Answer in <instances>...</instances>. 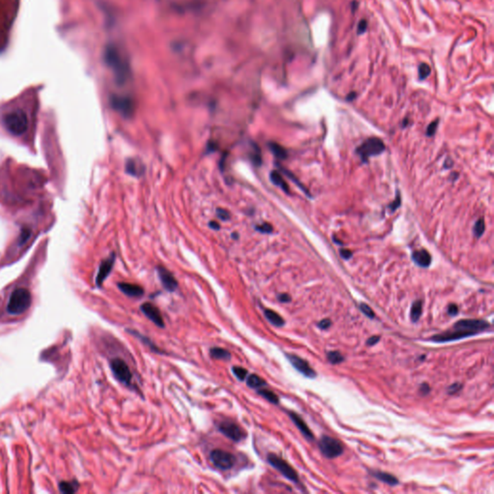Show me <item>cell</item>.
I'll list each match as a JSON object with an SVG mask.
<instances>
[{
    "label": "cell",
    "mask_w": 494,
    "mask_h": 494,
    "mask_svg": "<svg viewBox=\"0 0 494 494\" xmlns=\"http://www.w3.org/2000/svg\"><path fill=\"white\" fill-rule=\"evenodd\" d=\"M217 215L222 219V220H227L229 219L230 217V214H229V212H227L226 210H223V209H217Z\"/></svg>",
    "instance_id": "cell-40"
},
{
    "label": "cell",
    "mask_w": 494,
    "mask_h": 494,
    "mask_svg": "<svg viewBox=\"0 0 494 494\" xmlns=\"http://www.w3.org/2000/svg\"><path fill=\"white\" fill-rule=\"evenodd\" d=\"M385 150V146L381 139L371 137L363 142L360 147L357 148V154L360 156L363 162H367L369 158L380 155Z\"/></svg>",
    "instance_id": "cell-6"
},
{
    "label": "cell",
    "mask_w": 494,
    "mask_h": 494,
    "mask_svg": "<svg viewBox=\"0 0 494 494\" xmlns=\"http://www.w3.org/2000/svg\"><path fill=\"white\" fill-rule=\"evenodd\" d=\"M126 171L128 174L134 176V177H139L143 174L144 172V167L143 165L134 159H131L127 162L126 164Z\"/></svg>",
    "instance_id": "cell-18"
},
{
    "label": "cell",
    "mask_w": 494,
    "mask_h": 494,
    "mask_svg": "<svg viewBox=\"0 0 494 494\" xmlns=\"http://www.w3.org/2000/svg\"><path fill=\"white\" fill-rule=\"evenodd\" d=\"M110 369L114 376L125 386L132 387V373L129 365L122 358H114L110 361Z\"/></svg>",
    "instance_id": "cell-5"
},
{
    "label": "cell",
    "mask_w": 494,
    "mask_h": 494,
    "mask_svg": "<svg viewBox=\"0 0 494 494\" xmlns=\"http://www.w3.org/2000/svg\"><path fill=\"white\" fill-rule=\"evenodd\" d=\"M210 354L212 358L214 359H218V360H230L231 359V353L227 351V350H224L222 348H212L210 350Z\"/></svg>",
    "instance_id": "cell-24"
},
{
    "label": "cell",
    "mask_w": 494,
    "mask_h": 494,
    "mask_svg": "<svg viewBox=\"0 0 494 494\" xmlns=\"http://www.w3.org/2000/svg\"><path fill=\"white\" fill-rule=\"evenodd\" d=\"M114 261H115V256L111 255L108 259H106L105 261H103L101 263V264H100L99 272H98V275H97V279H96V282H97L98 286H101V284L103 283V281L109 275V273H110V271H111V269L113 267Z\"/></svg>",
    "instance_id": "cell-15"
},
{
    "label": "cell",
    "mask_w": 494,
    "mask_h": 494,
    "mask_svg": "<svg viewBox=\"0 0 494 494\" xmlns=\"http://www.w3.org/2000/svg\"><path fill=\"white\" fill-rule=\"evenodd\" d=\"M340 254H341V256H342L344 259H346V260H349V259L353 256L352 251H350V250H346V249H342V250H340Z\"/></svg>",
    "instance_id": "cell-45"
},
{
    "label": "cell",
    "mask_w": 494,
    "mask_h": 494,
    "mask_svg": "<svg viewBox=\"0 0 494 494\" xmlns=\"http://www.w3.org/2000/svg\"><path fill=\"white\" fill-rule=\"evenodd\" d=\"M319 448L327 459H335L344 453L343 444L336 438L323 435L319 441Z\"/></svg>",
    "instance_id": "cell-4"
},
{
    "label": "cell",
    "mask_w": 494,
    "mask_h": 494,
    "mask_svg": "<svg viewBox=\"0 0 494 494\" xmlns=\"http://www.w3.org/2000/svg\"><path fill=\"white\" fill-rule=\"evenodd\" d=\"M331 325H332V323H331V321H330L329 319H324V320H322V321L318 324V328H319L320 329L327 330L329 329L330 327H331Z\"/></svg>",
    "instance_id": "cell-38"
},
{
    "label": "cell",
    "mask_w": 494,
    "mask_h": 494,
    "mask_svg": "<svg viewBox=\"0 0 494 494\" xmlns=\"http://www.w3.org/2000/svg\"><path fill=\"white\" fill-rule=\"evenodd\" d=\"M31 294L25 288H17L8 298L6 310L12 316H20L29 309Z\"/></svg>",
    "instance_id": "cell-2"
},
{
    "label": "cell",
    "mask_w": 494,
    "mask_h": 494,
    "mask_svg": "<svg viewBox=\"0 0 494 494\" xmlns=\"http://www.w3.org/2000/svg\"><path fill=\"white\" fill-rule=\"evenodd\" d=\"M366 29H367V22L365 20L360 21V23L358 24V28H357V33H364L366 31Z\"/></svg>",
    "instance_id": "cell-43"
},
{
    "label": "cell",
    "mask_w": 494,
    "mask_h": 494,
    "mask_svg": "<svg viewBox=\"0 0 494 494\" xmlns=\"http://www.w3.org/2000/svg\"><path fill=\"white\" fill-rule=\"evenodd\" d=\"M277 298H278V300H279L280 302H282V303H288V302H290V301L292 300V298H291V297H290L288 294H280V295L277 297Z\"/></svg>",
    "instance_id": "cell-42"
},
{
    "label": "cell",
    "mask_w": 494,
    "mask_h": 494,
    "mask_svg": "<svg viewBox=\"0 0 494 494\" xmlns=\"http://www.w3.org/2000/svg\"><path fill=\"white\" fill-rule=\"evenodd\" d=\"M257 230L260 231L261 233H264V234H268V233H271L272 232V226L268 223H264L262 225H259L256 227Z\"/></svg>",
    "instance_id": "cell-39"
},
{
    "label": "cell",
    "mask_w": 494,
    "mask_h": 494,
    "mask_svg": "<svg viewBox=\"0 0 494 494\" xmlns=\"http://www.w3.org/2000/svg\"><path fill=\"white\" fill-rule=\"evenodd\" d=\"M420 392L423 395H427V394H428L430 392V387L428 386V383H423L420 386Z\"/></svg>",
    "instance_id": "cell-46"
},
{
    "label": "cell",
    "mask_w": 494,
    "mask_h": 494,
    "mask_svg": "<svg viewBox=\"0 0 494 494\" xmlns=\"http://www.w3.org/2000/svg\"><path fill=\"white\" fill-rule=\"evenodd\" d=\"M270 180H271V182H272L275 186H277V187H279L280 188H282L285 192H287V193H289V192H290L288 184L285 182L284 178L282 177V175H281L278 171H272V172L270 173Z\"/></svg>",
    "instance_id": "cell-22"
},
{
    "label": "cell",
    "mask_w": 494,
    "mask_h": 494,
    "mask_svg": "<svg viewBox=\"0 0 494 494\" xmlns=\"http://www.w3.org/2000/svg\"><path fill=\"white\" fill-rule=\"evenodd\" d=\"M60 489L63 493H74L76 491V486L71 483H62Z\"/></svg>",
    "instance_id": "cell-34"
},
{
    "label": "cell",
    "mask_w": 494,
    "mask_h": 494,
    "mask_svg": "<svg viewBox=\"0 0 494 494\" xmlns=\"http://www.w3.org/2000/svg\"><path fill=\"white\" fill-rule=\"evenodd\" d=\"M267 461L273 468L278 470L286 479L295 484L299 483V478L296 470L287 461H284L283 459L279 458L274 454H269L267 456Z\"/></svg>",
    "instance_id": "cell-7"
},
{
    "label": "cell",
    "mask_w": 494,
    "mask_h": 494,
    "mask_svg": "<svg viewBox=\"0 0 494 494\" xmlns=\"http://www.w3.org/2000/svg\"><path fill=\"white\" fill-rule=\"evenodd\" d=\"M251 159H252V162L253 164L257 166H260L261 164H262V157H261V151H260V148L258 146L255 145L254 147V150H253V154L251 155Z\"/></svg>",
    "instance_id": "cell-30"
},
{
    "label": "cell",
    "mask_w": 494,
    "mask_h": 494,
    "mask_svg": "<svg viewBox=\"0 0 494 494\" xmlns=\"http://www.w3.org/2000/svg\"><path fill=\"white\" fill-rule=\"evenodd\" d=\"M210 226H211L212 229H215V230H218V229L220 228V225H219L217 222H215V221L211 222V223H210Z\"/></svg>",
    "instance_id": "cell-47"
},
{
    "label": "cell",
    "mask_w": 494,
    "mask_h": 494,
    "mask_svg": "<svg viewBox=\"0 0 494 494\" xmlns=\"http://www.w3.org/2000/svg\"><path fill=\"white\" fill-rule=\"evenodd\" d=\"M118 288L128 297H140L144 295V289L139 285L131 283H119Z\"/></svg>",
    "instance_id": "cell-16"
},
{
    "label": "cell",
    "mask_w": 494,
    "mask_h": 494,
    "mask_svg": "<svg viewBox=\"0 0 494 494\" xmlns=\"http://www.w3.org/2000/svg\"><path fill=\"white\" fill-rule=\"evenodd\" d=\"M269 148L271 150V152L273 153V155L277 158V159H280V160H285L287 157H288V154H287V151L285 148H283L281 145H279L278 143H275V142H271L269 143Z\"/></svg>",
    "instance_id": "cell-26"
},
{
    "label": "cell",
    "mask_w": 494,
    "mask_h": 494,
    "mask_svg": "<svg viewBox=\"0 0 494 494\" xmlns=\"http://www.w3.org/2000/svg\"><path fill=\"white\" fill-rule=\"evenodd\" d=\"M127 332H129L130 334H132V335H133L134 337L138 338V339H139L142 343H144V345H145V346L149 347V349H151L154 353H164V352H162V351L160 350V348H159V347H157V346H156V345L152 342V340H151V339H149L148 337H146V336L142 335V334H141V333H139L138 331L133 329H127Z\"/></svg>",
    "instance_id": "cell-21"
},
{
    "label": "cell",
    "mask_w": 494,
    "mask_h": 494,
    "mask_svg": "<svg viewBox=\"0 0 494 494\" xmlns=\"http://www.w3.org/2000/svg\"><path fill=\"white\" fill-rule=\"evenodd\" d=\"M246 384L250 388L260 389L266 385V381L264 380L261 376H259L255 374H252L246 377Z\"/></svg>",
    "instance_id": "cell-23"
},
{
    "label": "cell",
    "mask_w": 494,
    "mask_h": 494,
    "mask_svg": "<svg viewBox=\"0 0 494 494\" xmlns=\"http://www.w3.org/2000/svg\"><path fill=\"white\" fill-rule=\"evenodd\" d=\"M285 355L290 363L293 365V367L297 369V371L304 376L309 378H315L317 376V373L314 371V369L303 358L292 353H286Z\"/></svg>",
    "instance_id": "cell-11"
},
{
    "label": "cell",
    "mask_w": 494,
    "mask_h": 494,
    "mask_svg": "<svg viewBox=\"0 0 494 494\" xmlns=\"http://www.w3.org/2000/svg\"><path fill=\"white\" fill-rule=\"evenodd\" d=\"M422 312H423V302L421 300H416L412 306H411V310H410V319L413 323H416L419 321L421 315H422Z\"/></svg>",
    "instance_id": "cell-25"
},
{
    "label": "cell",
    "mask_w": 494,
    "mask_h": 494,
    "mask_svg": "<svg viewBox=\"0 0 494 494\" xmlns=\"http://www.w3.org/2000/svg\"><path fill=\"white\" fill-rule=\"evenodd\" d=\"M5 129L13 135L21 136L28 130V117L22 109H16L6 113L2 118Z\"/></svg>",
    "instance_id": "cell-1"
},
{
    "label": "cell",
    "mask_w": 494,
    "mask_h": 494,
    "mask_svg": "<svg viewBox=\"0 0 494 494\" xmlns=\"http://www.w3.org/2000/svg\"><path fill=\"white\" fill-rule=\"evenodd\" d=\"M438 123H439V122H438V120H435V121H433L432 123H430V124H429V126L428 127V130H427V135H428V136H432V135L435 133L436 130H437Z\"/></svg>",
    "instance_id": "cell-37"
},
{
    "label": "cell",
    "mask_w": 494,
    "mask_h": 494,
    "mask_svg": "<svg viewBox=\"0 0 494 494\" xmlns=\"http://www.w3.org/2000/svg\"><path fill=\"white\" fill-rule=\"evenodd\" d=\"M447 312H448V315H449V316H451V317H455V316H457V315L459 314V307H458V305H457V304H455V303H451V304L448 306V310H447Z\"/></svg>",
    "instance_id": "cell-36"
},
{
    "label": "cell",
    "mask_w": 494,
    "mask_h": 494,
    "mask_svg": "<svg viewBox=\"0 0 494 494\" xmlns=\"http://www.w3.org/2000/svg\"><path fill=\"white\" fill-rule=\"evenodd\" d=\"M379 339H380L379 336H373L367 340V345L371 346V347L375 346L376 344H377L379 342Z\"/></svg>",
    "instance_id": "cell-41"
},
{
    "label": "cell",
    "mask_w": 494,
    "mask_h": 494,
    "mask_svg": "<svg viewBox=\"0 0 494 494\" xmlns=\"http://www.w3.org/2000/svg\"><path fill=\"white\" fill-rule=\"evenodd\" d=\"M461 389H462V384H461V383H454V384H452V385L448 388L447 392H448L450 395H455V394H457L458 392H460Z\"/></svg>",
    "instance_id": "cell-35"
},
{
    "label": "cell",
    "mask_w": 494,
    "mask_h": 494,
    "mask_svg": "<svg viewBox=\"0 0 494 494\" xmlns=\"http://www.w3.org/2000/svg\"><path fill=\"white\" fill-rule=\"evenodd\" d=\"M370 473L378 481L385 483L391 487H395L397 485H399V480L392 474H389L386 472H381V471H376V472H370Z\"/></svg>",
    "instance_id": "cell-19"
},
{
    "label": "cell",
    "mask_w": 494,
    "mask_h": 494,
    "mask_svg": "<svg viewBox=\"0 0 494 494\" xmlns=\"http://www.w3.org/2000/svg\"><path fill=\"white\" fill-rule=\"evenodd\" d=\"M232 371H233V374L235 376V377L239 380V381H243L246 379L247 376H248V372L246 369L242 368V367H239V366H234L232 368Z\"/></svg>",
    "instance_id": "cell-28"
},
{
    "label": "cell",
    "mask_w": 494,
    "mask_h": 494,
    "mask_svg": "<svg viewBox=\"0 0 494 494\" xmlns=\"http://www.w3.org/2000/svg\"><path fill=\"white\" fill-rule=\"evenodd\" d=\"M400 206V195L398 194V195H397V198H396L395 202H393V203L390 205V209H391V211H392V212H394V211H396V210H397Z\"/></svg>",
    "instance_id": "cell-44"
},
{
    "label": "cell",
    "mask_w": 494,
    "mask_h": 494,
    "mask_svg": "<svg viewBox=\"0 0 494 494\" xmlns=\"http://www.w3.org/2000/svg\"><path fill=\"white\" fill-rule=\"evenodd\" d=\"M105 59L113 69L118 82H125L129 75V68L124 63L119 52L114 47H108L105 52Z\"/></svg>",
    "instance_id": "cell-3"
},
{
    "label": "cell",
    "mask_w": 494,
    "mask_h": 494,
    "mask_svg": "<svg viewBox=\"0 0 494 494\" xmlns=\"http://www.w3.org/2000/svg\"><path fill=\"white\" fill-rule=\"evenodd\" d=\"M486 230V226H485V221L484 219H479L476 224H475V227H474V233L476 235V236L480 237L482 236V235L484 234V232Z\"/></svg>",
    "instance_id": "cell-32"
},
{
    "label": "cell",
    "mask_w": 494,
    "mask_h": 494,
    "mask_svg": "<svg viewBox=\"0 0 494 494\" xmlns=\"http://www.w3.org/2000/svg\"><path fill=\"white\" fill-rule=\"evenodd\" d=\"M359 307H360V310H361L363 314L365 316H367L369 319H374L375 318V312L372 310V308L368 304L361 303Z\"/></svg>",
    "instance_id": "cell-33"
},
{
    "label": "cell",
    "mask_w": 494,
    "mask_h": 494,
    "mask_svg": "<svg viewBox=\"0 0 494 494\" xmlns=\"http://www.w3.org/2000/svg\"><path fill=\"white\" fill-rule=\"evenodd\" d=\"M412 259L415 262V264L422 267H428L431 263V257L427 250L415 251L412 254Z\"/></svg>",
    "instance_id": "cell-17"
},
{
    "label": "cell",
    "mask_w": 494,
    "mask_h": 494,
    "mask_svg": "<svg viewBox=\"0 0 494 494\" xmlns=\"http://www.w3.org/2000/svg\"><path fill=\"white\" fill-rule=\"evenodd\" d=\"M291 420L295 423V425L297 426V428L300 430V432L303 434V436L308 439V440H313L314 439V434L312 432V430L310 428H308V426L306 425V423L304 422V420L297 414L296 412L294 411H289L288 412Z\"/></svg>",
    "instance_id": "cell-14"
},
{
    "label": "cell",
    "mask_w": 494,
    "mask_h": 494,
    "mask_svg": "<svg viewBox=\"0 0 494 494\" xmlns=\"http://www.w3.org/2000/svg\"><path fill=\"white\" fill-rule=\"evenodd\" d=\"M328 360L331 364L336 365V364H340V363L343 362L345 360V357L339 352L333 351V352H329L328 353Z\"/></svg>",
    "instance_id": "cell-29"
},
{
    "label": "cell",
    "mask_w": 494,
    "mask_h": 494,
    "mask_svg": "<svg viewBox=\"0 0 494 494\" xmlns=\"http://www.w3.org/2000/svg\"><path fill=\"white\" fill-rule=\"evenodd\" d=\"M111 106L125 118H131L135 111L134 101L126 96H113L111 98Z\"/></svg>",
    "instance_id": "cell-10"
},
{
    "label": "cell",
    "mask_w": 494,
    "mask_h": 494,
    "mask_svg": "<svg viewBox=\"0 0 494 494\" xmlns=\"http://www.w3.org/2000/svg\"><path fill=\"white\" fill-rule=\"evenodd\" d=\"M258 394L260 396H262L263 398H264L266 400H268L269 402L273 403V404H278L279 403V398L278 396L276 395L275 393H273L272 391L270 390H267V389H258Z\"/></svg>",
    "instance_id": "cell-27"
},
{
    "label": "cell",
    "mask_w": 494,
    "mask_h": 494,
    "mask_svg": "<svg viewBox=\"0 0 494 494\" xmlns=\"http://www.w3.org/2000/svg\"><path fill=\"white\" fill-rule=\"evenodd\" d=\"M217 428L223 435H225L226 437H228L235 442H239L243 440L246 436V432L244 431V429L240 428L236 423L231 420H225L220 422L217 425Z\"/></svg>",
    "instance_id": "cell-9"
},
{
    "label": "cell",
    "mask_w": 494,
    "mask_h": 494,
    "mask_svg": "<svg viewBox=\"0 0 494 494\" xmlns=\"http://www.w3.org/2000/svg\"><path fill=\"white\" fill-rule=\"evenodd\" d=\"M264 314L265 319L272 326L277 327V328H281V327H283L285 325L284 319L279 314H277L275 311L270 310V309H264Z\"/></svg>",
    "instance_id": "cell-20"
},
{
    "label": "cell",
    "mask_w": 494,
    "mask_h": 494,
    "mask_svg": "<svg viewBox=\"0 0 494 494\" xmlns=\"http://www.w3.org/2000/svg\"><path fill=\"white\" fill-rule=\"evenodd\" d=\"M210 459L212 464L220 470H229L235 464V457L230 452L220 449L212 450Z\"/></svg>",
    "instance_id": "cell-8"
},
{
    "label": "cell",
    "mask_w": 494,
    "mask_h": 494,
    "mask_svg": "<svg viewBox=\"0 0 494 494\" xmlns=\"http://www.w3.org/2000/svg\"><path fill=\"white\" fill-rule=\"evenodd\" d=\"M430 67L428 66V64L426 63H423L419 66V79L420 80H423L425 78H427L428 75L430 74Z\"/></svg>",
    "instance_id": "cell-31"
},
{
    "label": "cell",
    "mask_w": 494,
    "mask_h": 494,
    "mask_svg": "<svg viewBox=\"0 0 494 494\" xmlns=\"http://www.w3.org/2000/svg\"><path fill=\"white\" fill-rule=\"evenodd\" d=\"M140 309L142 311V313L149 319L151 320L157 327L159 328H162L164 329L165 328V321H164V318L162 316V313L160 311V309L155 306L154 304L152 303H149V302H146V303H143L141 306H140Z\"/></svg>",
    "instance_id": "cell-12"
},
{
    "label": "cell",
    "mask_w": 494,
    "mask_h": 494,
    "mask_svg": "<svg viewBox=\"0 0 494 494\" xmlns=\"http://www.w3.org/2000/svg\"><path fill=\"white\" fill-rule=\"evenodd\" d=\"M158 273L164 287L168 292L176 291V289L178 288V282L174 277V275L168 269H166L164 266H159Z\"/></svg>",
    "instance_id": "cell-13"
}]
</instances>
